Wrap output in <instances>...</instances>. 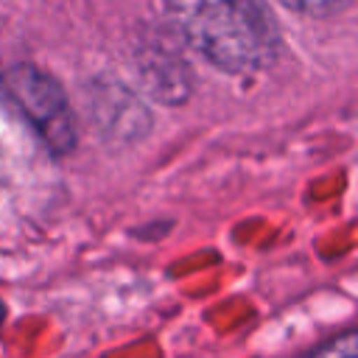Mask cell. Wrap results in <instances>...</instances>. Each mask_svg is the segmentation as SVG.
I'll use <instances>...</instances> for the list:
<instances>
[{
  "instance_id": "cell-1",
  "label": "cell",
  "mask_w": 358,
  "mask_h": 358,
  "mask_svg": "<svg viewBox=\"0 0 358 358\" xmlns=\"http://www.w3.org/2000/svg\"><path fill=\"white\" fill-rule=\"evenodd\" d=\"M176 36L213 67L249 76L280 56V22L266 0H165Z\"/></svg>"
},
{
  "instance_id": "cell-2",
  "label": "cell",
  "mask_w": 358,
  "mask_h": 358,
  "mask_svg": "<svg viewBox=\"0 0 358 358\" xmlns=\"http://www.w3.org/2000/svg\"><path fill=\"white\" fill-rule=\"evenodd\" d=\"M0 90L50 154H70L76 148V117L62 84L50 73L31 62H14L0 70Z\"/></svg>"
},
{
  "instance_id": "cell-3",
  "label": "cell",
  "mask_w": 358,
  "mask_h": 358,
  "mask_svg": "<svg viewBox=\"0 0 358 358\" xmlns=\"http://www.w3.org/2000/svg\"><path fill=\"white\" fill-rule=\"evenodd\" d=\"M92 120L95 129L112 143L140 140L151 129L148 106L120 81H98L92 84Z\"/></svg>"
},
{
  "instance_id": "cell-4",
  "label": "cell",
  "mask_w": 358,
  "mask_h": 358,
  "mask_svg": "<svg viewBox=\"0 0 358 358\" xmlns=\"http://www.w3.org/2000/svg\"><path fill=\"white\" fill-rule=\"evenodd\" d=\"M137 73H140L143 90L165 106L185 103L193 92V76H190L187 62L162 45L140 50Z\"/></svg>"
},
{
  "instance_id": "cell-5",
  "label": "cell",
  "mask_w": 358,
  "mask_h": 358,
  "mask_svg": "<svg viewBox=\"0 0 358 358\" xmlns=\"http://www.w3.org/2000/svg\"><path fill=\"white\" fill-rule=\"evenodd\" d=\"M277 3L305 17H330V14L344 11L352 0H277Z\"/></svg>"
},
{
  "instance_id": "cell-6",
  "label": "cell",
  "mask_w": 358,
  "mask_h": 358,
  "mask_svg": "<svg viewBox=\"0 0 358 358\" xmlns=\"http://www.w3.org/2000/svg\"><path fill=\"white\" fill-rule=\"evenodd\" d=\"M308 358H358V338L355 330H344L341 336H336L333 341L322 344L319 350H313Z\"/></svg>"
},
{
  "instance_id": "cell-7",
  "label": "cell",
  "mask_w": 358,
  "mask_h": 358,
  "mask_svg": "<svg viewBox=\"0 0 358 358\" xmlns=\"http://www.w3.org/2000/svg\"><path fill=\"white\" fill-rule=\"evenodd\" d=\"M3 319H6V305H3V299H0V327H3Z\"/></svg>"
}]
</instances>
